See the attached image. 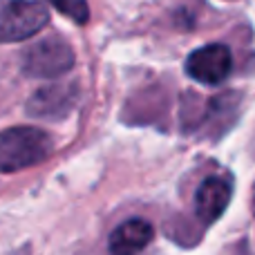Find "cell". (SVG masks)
<instances>
[{"label": "cell", "instance_id": "obj_5", "mask_svg": "<svg viewBox=\"0 0 255 255\" xmlns=\"http://www.w3.org/2000/svg\"><path fill=\"white\" fill-rule=\"evenodd\" d=\"M231 197H233V186L226 177H206L195 193V213L202 222L211 224L224 215V211L231 204Z\"/></svg>", "mask_w": 255, "mask_h": 255}, {"label": "cell", "instance_id": "obj_1", "mask_svg": "<svg viewBox=\"0 0 255 255\" xmlns=\"http://www.w3.org/2000/svg\"><path fill=\"white\" fill-rule=\"evenodd\" d=\"M54 141L40 128L18 126L0 132V172H18L38 166L52 154Z\"/></svg>", "mask_w": 255, "mask_h": 255}, {"label": "cell", "instance_id": "obj_6", "mask_svg": "<svg viewBox=\"0 0 255 255\" xmlns=\"http://www.w3.org/2000/svg\"><path fill=\"white\" fill-rule=\"evenodd\" d=\"M76 101V88L70 83H56L40 88L31 94L27 103V112L38 119H56L65 117Z\"/></svg>", "mask_w": 255, "mask_h": 255}, {"label": "cell", "instance_id": "obj_2", "mask_svg": "<svg viewBox=\"0 0 255 255\" xmlns=\"http://www.w3.org/2000/svg\"><path fill=\"white\" fill-rule=\"evenodd\" d=\"M49 20L38 0H0V43H20L38 34Z\"/></svg>", "mask_w": 255, "mask_h": 255}, {"label": "cell", "instance_id": "obj_7", "mask_svg": "<svg viewBox=\"0 0 255 255\" xmlns=\"http://www.w3.org/2000/svg\"><path fill=\"white\" fill-rule=\"evenodd\" d=\"M152 224L148 220H141V217H132L112 231L108 249L112 255H136L152 242Z\"/></svg>", "mask_w": 255, "mask_h": 255}, {"label": "cell", "instance_id": "obj_9", "mask_svg": "<svg viewBox=\"0 0 255 255\" xmlns=\"http://www.w3.org/2000/svg\"><path fill=\"white\" fill-rule=\"evenodd\" d=\"M253 215H255V193H253Z\"/></svg>", "mask_w": 255, "mask_h": 255}, {"label": "cell", "instance_id": "obj_3", "mask_svg": "<svg viewBox=\"0 0 255 255\" xmlns=\"http://www.w3.org/2000/svg\"><path fill=\"white\" fill-rule=\"evenodd\" d=\"M72 65H74V52L58 36H47L34 43L22 56V70L34 79H56L70 72Z\"/></svg>", "mask_w": 255, "mask_h": 255}, {"label": "cell", "instance_id": "obj_8", "mask_svg": "<svg viewBox=\"0 0 255 255\" xmlns=\"http://www.w3.org/2000/svg\"><path fill=\"white\" fill-rule=\"evenodd\" d=\"M49 2H52L61 13H65L67 18L79 22V25L88 22L90 9H88V2H85V0H49Z\"/></svg>", "mask_w": 255, "mask_h": 255}, {"label": "cell", "instance_id": "obj_4", "mask_svg": "<svg viewBox=\"0 0 255 255\" xmlns=\"http://www.w3.org/2000/svg\"><path fill=\"white\" fill-rule=\"evenodd\" d=\"M233 72V54L226 45L211 43L186 58V74L202 85H220Z\"/></svg>", "mask_w": 255, "mask_h": 255}]
</instances>
